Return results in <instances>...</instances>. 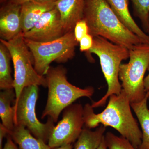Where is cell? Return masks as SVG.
<instances>
[{"mask_svg":"<svg viewBox=\"0 0 149 149\" xmlns=\"http://www.w3.org/2000/svg\"><path fill=\"white\" fill-rule=\"evenodd\" d=\"M34 60V66L37 73L45 76L52 62L64 63L75 55L76 40L74 31L68 32L61 37L49 42H35L24 39Z\"/></svg>","mask_w":149,"mask_h":149,"instance_id":"obj_6","label":"cell"},{"mask_svg":"<svg viewBox=\"0 0 149 149\" xmlns=\"http://www.w3.org/2000/svg\"><path fill=\"white\" fill-rule=\"evenodd\" d=\"M107 146L106 141L105 138V135L103 138L102 140L100 146L97 149H107Z\"/></svg>","mask_w":149,"mask_h":149,"instance_id":"obj_28","label":"cell"},{"mask_svg":"<svg viewBox=\"0 0 149 149\" xmlns=\"http://www.w3.org/2000/svg\"><path fill=\"white\" fill-rule=\"evenodd\" d=\"M60 15L56 8L45 13L34 27L23 34L24 39L35 42H49L64 35Z\"/></svg>","mask_w":149,"mask_h":149,"instance_id":"obj_10","label":"cell"},{"mask_svg":"<svg viewBox=\"0 0 149 149\" xmlns=\"http://www.w3.org/2000/svg\"><path fill=\"white\" fill-rule=\"evenodd\" d=\"M145 32L149 36V21L148 23V27H147V29L145 30Z\"/></svg>","mask_w":149,"mask_h":149,"instance_id":"obj_30","label":"cell"},{"mask_svg":"<svg viewBox=\"0 0 149 149\" xmlns=\"http://www.w3.org/2000/svg\"><path fill=\"white\" fill-rule=\"evenodd\" d=\"M121 22L146 44H149V36L139 27L130 14L128 0H106Z\"/></svg>","mask_w":149,"mask_h":149,"instance_id":"obj_14","label":"cell"},{"mask_svg":"<svg viewBox=\"0 0 149 149\" xmlns=\"http://www.w3.org/2000/svg\"><path fill=\"white\" fill-rule=\"evenodd\" d=\"M52 149H72V144H68Z\"/></svg>","mask_w":149,"mask_h":149,"instance_id":"obj_29","label":"cell"},{"mask_svg":"<svg viewBox=\"0 0 149 149\" xmlns=\"http://www.w3.org/2000/svg\"><path fill=\"white\" fill-rule=\"evenodd\" d=\"M11 56L8 48L0 43V89L2 91L14 89V78L12 77Z\"/></svg>","mask_w":149,"mask_h":149,"instance_id":"obj_19","label":"cell"},{"mask_svg":"<svg viewBox=\"0 0 149 149\" xmlns=\"http://www.w3.org/2000/svg\"><path fill=\"white\" fill-rule=\"evenodd\" d=\"M130 103L122 90L119 95L110 96L107 106L100 113H95L91 105L86 104L83 107L85 128H94L100 124L110 126L138 149L142 143V133L132 114Z\"/></svg>","mask_w":149,"mask_h":149,"instance_id":"obj_1","label":"cell"},{"mask_svg":"<svg viewBox=\"0 0 149 149\" xmlns=\"http://www.w3.org/2000/svg\"><path fill=\"white\" fill-rule=\"evenodd\" d=\"M66 73L65 68L60 65L50 67L45 75L48 88V98L41 116L42 119L48 116L56 123L61 112L76 100L82 97L91 98L94 94L93 87L82 89L70 83Z\"/></svg>","mask_w":149,"mask_h":149,"instance_id":"obj_3","label":"cell"},{"mask_svg":"<svg viewBox=\"0 0 149 149\" xmlns=\"http://www.w3.org/2000/svg\"><path fill=\"white\" fill-rule=\"evenodd\" d=\"M6 139V142L2 149H18L15 143L9 135L7 136Z\"/></svg>","mask_w":149,"mask_h":149,"instance_id":"obj_25","label":"cell"},{"mask_svg":"<svg viewBox=\"0 0 149 149\" xmlns=\"http://www.w3.org/2000/svg\"><path fill=\"white\" fill-rule=\"evenodd\" d=\"M149 95V91L141 102L130 103L142 128V143L138 149H149V110L147 105Z\"/></svg>","mask_w":149,"mask_h":149,"instance_id":"obj_16","label":"cell"},{"mask_svg":"<svg viewBox=\"0 0 149 149\" xmlns=\"http://www.w3.org/2000/svg\"><path fill=\"white\" fill-rule=\"evenodd\" d=\"M30 1H56L57 0H8V1L13 3L16 4L20 5H21L23 3Z\"/></svg>","mask_w":149,"mask_h":149,"instance_id":"obj_26","label":"cell"},{"mask_svg":"<svg viewBox=\"0 0 149 149\" xmlns=\"http://www.w3.org/2000/svg\"><path fill=\"white\" fill-rule=\"evenodd\" d=\"M148 101L149 102V96H148Z\"/></svg>","mask_w":149,"mask_h":149,"instance_id":"obj_32","label":"cell"},{"mask_svg":"<svg viewBox=\"0 0 149 149\" xmlns=\"http://www.w3.org/2000/svg\"><path fill=\"white\" fill-rule=\"evenodd\" d=\"M74 32L75 39L78 42L84 36L89 34V27L84 19H81L76 23Z\"/></svg>","mask_w":149,"mask_h":149,"instance_id":"obj_22","label":"cell"},{"mask_svg":"<svg viewBox=\"0 0 149 149\" xmlns=\"http://www.w3.org/2000/svg\"><path fill=\"white\" fill-rule=\"evenodd\" d=\"M9 51L13 63L14 89L16 94L15 101L18 100L23 89L31 85L47 87L45 77L37 73L34 66V60L21 33L12 40L7 41L1 39Z\"/></svg>","mask_w":149,"mask_h":149,"instance_id":"obj_5","label":"cell"},{"mask_svg":"<svg viewBox=\"0 0 149 149\" xmlns=\"http://www.w3.org/2000/svg\"><path fill=\"white\" fill-rule=\"evenodd\" d=\"M15 98L16 94L14 89L3 90L0 93V117L2 124L9 133L15 126L13 107L11 105Z\"/></svg>","mask_w":149,"mask_h":149,"instance_id":"obj_17","label":"cell"},{"mask_svg":"<svg viewBox=\"0 0 149 149\" xmlns=\"http://www.w3.org/2000/svg\"><path fill=\"white\" fill-rule=\"evenodd\" d=\"M21 5L8 2L0 10V37L10 41L22 33L20 10Z\"/></svg>","mask_w":149,"mask_h":149,"instance_id":"obj_11","label":"cell"},{"mask_svg":"<svg viewBox=\"0 0 149 149\" xmlns=\"http://www.w3.org/2000/svg\"><path fill=\"white\" fill-rule=\"evenodd\" d=\"M85 0H57L56 7L60 15L65 33L74 31L75 24L83 19Z\"/></svg>","mask_w":149,"mask_h":149,"instance_id":"obj_12","label":"cell"},{"mask_svg":"<svg viewBox=\"0 0 149 149\" xmlns=\"http://www.w3.org/2000/svg\"><path fill=\"white\" fill-rule=\"evenodd\" d=\"M6 1V0H1V2L5 1Z\"/></svg>","mask_w":149,"mask_h":149,"instance_id":"obj_31","label":"cell"},{"mask_svg":"<svg viewBox=\"0 0 149 149\" xmlns=\"http://www.w3.org/2000/svg\"><path fill=\"white\" fill-rule=\"evenodd\" d=\"M98 57L102 71L108 85L106 94L98 101L93 102V108L104 106L112 95H119L122 86L119 81V68L121 62L129 58L127 48L116 45L101 37H93V47L88 52Z\"/></svg>","mask_w":149,"mask_h":149,"instance_id":"obj_4","label":"cell"},{"mask_svg":"<svg viewBox=\"0 0 149 149\" xmlns=\"http://www.w3.org/2000/svg\"><path fill=\"white\" fill-rule=\"evenodd\" d=\"M108 149H137L122 136H116L111 132L105 134Z\"/></svg>","mask_w":149,"mask_h":149,"instance_id":"obj_21","label":"cell"},{"mask_svg":"<svg viewBox=\"0 0 149 149\" xmlns=\"http://www.w3.org/2000/svg\"><path fill=\"white\" fill-rule=\"evenodd\" d=\"M9 131L2 124L0 123V149L3 148V142L4 138L9 135Z\"/></svg>","mask_w":149,"mask_h":149,"instance_id":"obj_24","label":"cell"},{"mask_svg":"<svg viewBox=\"0 0 149 149\" xmlns=\"http://www.w3.org/2000/svg\"><path fill=\"white\" fill-rule=\"evenodd\" d=\"M83 107L72 104L63 111L62 118L54 127L48 144L52 149L72 144L77 141L84 125Z\"/></svg>","mask_w":149,"mask_h":149,"instance_id":"obj_9","label":"cell"},{"mask_svg":"<svg viewBox=\"0 0 149 149\" xmlns=\"http://www.w3.org/2000/svg\"><path fill=\"white\" fill-rule=\"evenodd\" d=\"M9 135L20 149H52L47 143L33 136L22 125H15Z\"/></svg>","mask_w":149,"mask_h":149,"instance_id":"obj_15","label":"cell"},{"mask_svg":"<svg viewBox=\"0 0 149 149\" xmlns=\"http://www.w3.org/2000/svg\"><path fill=\"white\" fill-rule=\"evenodd\" d=\"M147 70L148 71V74L146 77H145L144 80V87H145L146 93L149 91V65Z\"/></svg>","mask_w":149,"mask_h":149,"instance_id":"obj_27","label":"cell"},{"mask_svg":"<svg viewBox=\"0 0 149 149\" xmlns=\"http://www.w3.org/2000/svg\"><path fill=\"white\" fill-rule=\"evenodd\" d=\"M83 19L93 37H101L128 50L145 43L121 22L106 0H85Z\"/></svg>","mask_w":149,"mask_h":149,"instance_id":"obj_2","label":"cell"},{"mask_svg":"<svg viewBox=\"0 0 149 149\" xmlns=\"http://www.w3.org/2000/svg\"><path fill=\"white\" fill-rule=\"evenodd\" d=\"M21 5L22 30L24 34L34 27L45 13L55 7L56 1H30Z\"/></svg>","mask_w":149,"mask_h":149,"instance_id":"obj_13","label":"cell"},{"mask_svg":"<svg viewBox=\"0 0 149 149\" xmlns=\"http://www.w3.org/2000/svg\"><path fill=\"white\" fill-rule=\"evenodd\" d=\"M80 51L82 52L87 53L93 47V37L88 34L85 35L79 42Z\"/></svg>","mask_w":149,"mask_h":149,"instance_id":"obj_23","label":"cell"},{"mask_svg":"<svg viewBox=\"0 0 149 149\" xmlns=\"http://www.w3.org/2000/svg\"><path fill=\"white\" fill-rule=\"evenodd\" d=\"M129 51V61L120 65L118 76L130 103H138L146 94L144 80L149 65V44L141 43Z\"/></svg>","mask_w":149,"mask_h":149,"instance_id":"obj_7","label":"cell"},{"mask_svg":"<svg viewBox=\"0 0 149 149\" xmlns=\"http://www.w3.org/2000/svg\"><path fill=\"white\" fill-rule=\"evenodd\" d=\"M106 127L100 125L95 130L83 128L76 141L74 149H97L105 135Z\"/></svg>","mask_w":149,"mask_h":149,"instance_id":"obj_18","label":"cell"},{"mask_svg":"<svg viewBox=\"0 0 149 149\" xmlns=\"http://www.w3.org/2000/svg\"><path fill=\"white\" fill-rule=\"evenodd\" d=\"M134 12L140 19L144 32L149 21V0H131Z\"/></svg>","mask_w":149,"mask_h":149,"instance_id":"obj_20","label":"cell"},{"mask_svg":"<svg viewBox=\"0 0 149 149\" xmlns=\"http://www.w3.org/2000/svg\"><path fill=\"white\" fill-rule=\"evenodd\" d=\"M39 97V86L34 85L23 89L18 100L14 102L15 125H21L27 128L33 136L48 144L54 127L53 120L50 117L46 123L40 122L36 113V105Z\"/></svg>","mask_w":149,"mask_h":149,"instance_id":"obj_8","label":"cell"}]
</instances>
